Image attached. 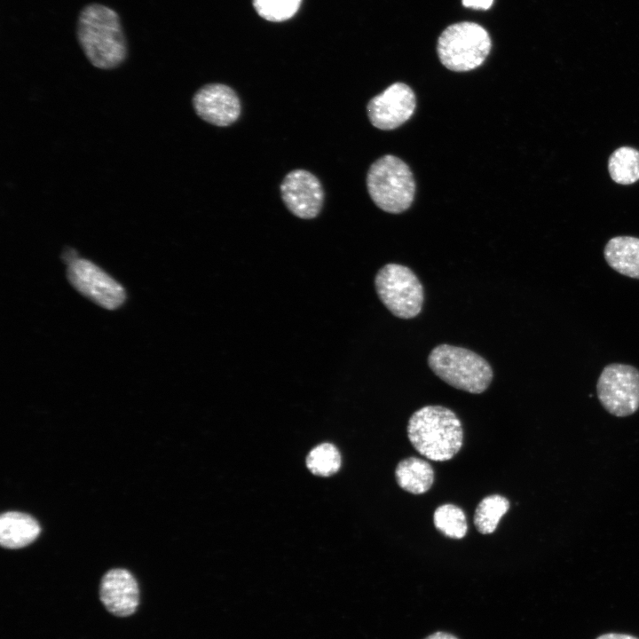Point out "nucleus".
I'll return each mask as SVG.
<instances>
[{"label": "nucleus", "mask_w": 639, "mask_h": 639, "mask_svg": "<svg viewBox=\"0 0 639 639\" xmlns=\"http://www.w3.org/2000/svg\"><path fill=\"white\" fill-rule=\"evenodd\" d=\"M428 365L447 384L473 394L484 392L493 376L490 364L483 357L470 350L446 343L431 350Z\"/></svg>", "instance_id": "7ed1b4c3"}, {"label": "nucleus", "mask_w": 639, "mask_h": 639, "mask_svg": "<svg viewBox=\"0 0 639 639\" xmlns=\"http://www.w3.org/2000/svg\"><path fill=\"white\" fill-rule=\"evenodd\" d=\"M423 639H459L455 635L446 631H436Z\"/></svg>", "instance_id": "4be33fe9"}, {"label": "nucleus", "mask_w": 639, "mask_h": 639, "mask_svg": "<svg viewBox=\"0 0 639 639\" xmlns=\"http://www.w3.org/2000/svg\"><path fill=\"white\" fill-rule=\"evenodd\" d=\"M306 464L313 474L328 477L339 470L341 454L334 445L323 443L309 453Z\"/></svg>", "instance_id": "6ab92c4d"}, {"label": "nucleus", "mask_w": 639, "mask_h": 639, "mask_svg": "<svg viewBox=\"0 0 639 639\" xmlns=\"http://www.w3.org/2000/svg\"><path fill=\"white\" fill-rule=\"evenodd\" d=\"M492 43L487 31L474 22H459L447 27L439 36L437 51L448 69L464 72L479 67L488 56Z\"/></svg>", "instance_id": "39448f33"}, {"label": "nucleus", "mask_w": 639, "mask_h": 639, "mask_svg": "<svg viewBox=\"0 0 639 639\" xmlns=\"http://www.w3.org/2000/svg\"><path fill=\"white\" fill-rule=\"evenodd\" d=\"M608 170L611 179L620 185L639 180V151L629 146L616 149L610 156Z\"/></svg>", "instance_id": "dca6fc26"}, {"label": "nucleus", "mask_w": 639, "mask_h": 639, "mask_svg": "<svg viewBox=\"0 0 639 639\" xmlns=\"http://www.w3.org/2000/svg\"><path fill=\"white\" fill-rule=\"evenodd\" d=\"M69 283L83 296L96 304L115 310L126 299L123 287L92 262L75 258L67 265Z\"/></svg>", "instance_id": "6e6552de"}, {"label": "nucleus", "mask_w": 639, "mask_h": 639, "mask_svg": "<svg viewBox=\"0 0 639 639\" xmlns=\"http://www.w3.org/2000/svg\"><path fill=\"white\" fill-rule=\"evenodd\" d=\"M398 485L413 494L426 493L434 481L430 464L420 458L408 457L398 462L395 470Z\"/></svg>", "instance_id": "2eb2a0df"}, {"label": "nucleus", "mask_w": 639, "mask_h": 639, "mask_svg": "<svg viewBox=\"0 0 639 639\" xmlns=\"http://www.w3.org/2000/svg\"><path fill=\"white\" fill-rule=\"evenodd\" d=\"M608 265L617 272L639 280V238L616 236L604 248Z\"/></svg>", "instance_id": "4468645a"}, {"label": "nucleus", "mask_w": 639, "mask_h": 639, "mask_svg": "<svg viewBox=\"0 0 639 639\" xmlns=\"http://www.w3.org/2000/svg\"><path fill=\"white\" fill-rule=\"evenodd\" d=\"M375 286L380 300L394 316L407 320L421 312L423 288L410 268L387 264L376 273Z\"/></svg>", "instance_id": "423d86ee"}, {"label": "nucleus", "mask_w": 639, "mask_h": 639, "mask_svg": "<svg viewBox=\"0 0 639 639\" xmlns=\"http://www.w3.org/2000/svg\"><path fill=\"white\" fill-rule=\"evenodd\" d=\"M509 509V501L499 494L485 497L478 503L474 514V525L482 534L495 531L501 518Z\"/></svg>", "instance_id": "f3484780"}, {"label": "nucleus", "mask_w": 639, "mask_h": 639, "mask_svg": "<svg viewBox=\"0 0 639 639\" xmlns=\"http://www.w3.org/2000/svg\"><path fill=\"white\" fill-rule=\"evenodd\" d=\"M433 521L439 532L452 539H462L468 531L463 510L454 504L439 506L434 512Z\"/></svg>", "instance_id": "a211bd4d"}, {"label": "nucleus", "mask_w": 639, "mask_h": 639, "mask_svg": "<svg viewBox=\"0 0 639 639\" xmlns=\"http://www.w3.org/2000/svg\"><path fill=\"white\" fill-rule=\"evenodd\" d=\"M596 639H638L635 636L624 634L609 633L598 636Z\"/></svg>", "instance_id": "5701e85b"}, {"label": "nucleus", "mask_w": 639, "mask_h": 639, "mask_svg": "<svg viewBox=\"0 0 639 639\" xmlns=\"http://www.w3.org/2000/svg\"><path fill=\"white\" fill-rule=\"evenodd\" d=\"M416 98L413 90L403 83L390 85L372 98L367 106L371 123L383 130L396 129L414 114Z\"/></svg>", "instance_id": "1a4fd4ad"}, {"label": "nucleus", "mask_w": 639, "mask_h": 639, "mask_svg": "<svg viewBox=\"0 0 639 639\" xmlns=\"http://www.w3.org/2000/svg\"><path fill=\"white\" fill-rule=\"evenodd\" d=\"M368 193L381 209L401 213L412 204L415 182L406 163L397 156L387 154L375 161L367 176Z\"/></svg>", "instance_id": "20e7f679"}, {"label": "nucleus", "mask_w": 639, "mask_h": 639, "mask_svg": "<svg viewBox=\"0 0 639 639\" xmlns=\"http://www.w3.org/2000/svg\"><path fill=\"white\" fill-rule=\"evenodd\" d=\"M597 397L604 408L618 417L639 408V370L634 366L611 363L604 367L597 383Z\"/></svg>", "instance_id": "0eeeda50"}, {"label": "nucleus", "mask_w": 639, "mask_h": 639, "mask_svg": "<svg viewBox=\"0 0 639 639\" xmlns=\"http://www.w3.org/2000/svg\"><path fill=\"white\" fill-rule=\"evenodd\" d=\"M99 599L104 607L116 617L132 615L139 604V588L127 570L114 568L106 572L99 585Z\"/></svg>", "instance_id": "f8f14e48"}, {"label": "nucleus", "mask_w": 639, "mask_h": 639, "mask_svg": "<svg viewBox=\"0 0 639 639\" xmlns=\"http://www.w3.org/2000/svg\"><path fill=\"white\" fill-rule=\"evenodd\" d=\"M78 43L95 67L113 69L127 57V42L117 12L100 4L84 6L76 26Z\"/></svg>", "instance_id": "f257e3e1"}, {"label": "nucleus", "mask_w": 639, "mask_h": 639, "mask_svg": "<svg viewBox=\"0 0 639 639\" xmlns=\"http://www.w3.org/2000/svg\"><path fill=\"white\" fill-rule=\"evenodd\" d=\"M280 193L288 210L303 219L317 217L323 205L321 184L308 170H294L288 173L280 185Z\"/></svg>", "instance_id": "9d476101"}, {"label": "nucleus", "mask_w": 639, "mask_h": 639, "mask_svg": "<svg viewBox=\"0 0 639 639\" xmlns=\"http://www.w3.org/2000/svg\"><path fill=\"white\" fill-rule=\"evenodd\" d=\"M407 437L414 449L429 460H451L462 448L460 419L442 406H426L415 411L407 423Z\"/></svg>", "instance_id": "f03ea898"}, {"label": "nucleus", "mask_w": 639, "mask_h": 639, "mask_svg": "<svg viewBox=\"0 0 639 639\" xmlns=\"http://www.w3.org/2000/svg\"><path fill=\"white\" fill-rule=\"evenodd\" d=\"M493 0H462V4L473 9L486 10L491 7Z\"/></svg>", "instance_id": "412c9836"}, {"label": "nucleus", "mask_w": 639, "mask_h": 639, "mask_svg": "<svg viewBox=\"0 0 639 639\" xmlns=\"http://www.w3.org/2000/svg\"><path fill=\"white\" fill-rule=\"evenodd\" d=\"M302 0H252L255 11L263 19L280 22L292 18Z\"/></svg>", "instance_id": "aec40b11"}, {"label": "nucleus", "mask_w": 639, "mask_h": 639, "mask_svg": "<svg viewBox=\"0 0 639 639\" xmlns=\"http://www.w3.org/2000/svg\"><path fill=\"white\" fill-rule=\"evenodd\" d=\"M41 532L38 522L30 515L7 511L0 517V543L5 548H20L29 545Z\"/></svg>", "instance_id": "ddd939ff"}, {"label": "nucleus", "mask_w": 639, "mask_h": 639, "mask_svg": "<svg viewBox=\"0 0 639 639\" xmlns=\"http://www.w3.org/2000/svg\"><path fill=\"white\" fill-rule=\"evenodd\" d=\"M199 117L216 126L231 125L241 114V101L236 92L222 83H209L197 91L193 98Z\"/></svg>", "instance_id": "9b49d317"}]
</instances>
